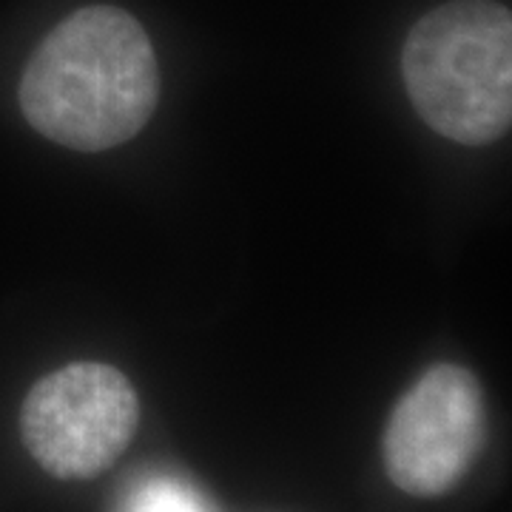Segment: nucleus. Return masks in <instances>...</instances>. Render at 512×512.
<instances>
[{
    "mask_svg": "<svg viewBox=\"0 0 512 512\" xmlns=\"http://www.w3.org/2000/svg\"><path fill=\"white\" fill-rule=\"evenodd\" d=\"M126 512H211L197 490L174 478H151L128 495Z\"/></svg>",
    "mask_w": 512,
    "mask_h": 512,
    "instance_id": "nucleus-5",
    "label": "nucleus"
},
{
    "mask_svg": "<svg viewBox=\"0 0 512 512\" xmlns=\"http://www.w3.org/2000/svg\"><path fill=\"white\" fill-rule=\"evenodd\" d=\"M484 444V396L461 365H433L404 393L384 430V470L407 495L439 498L473 467Z\"/></svg>",
    "mask_w": 512,
    "mask_h": 512,
    "instance_id": "nucleus-4",
    "label": "nucleus"
},
{
    "mask_svg": "<svg viewBox=\"0 0 512 512\" xmlns=\"http://www.w3.org/2000/svg\"><path fill=\"white\" fill-rule=\"evenodd\" d=\"M140 424L126 376L100 362H74L43 376L20 410L23 444L49 476L83 481L123 456Z\"/></svg>",
    "mask_w": 512,
    "mask_h": 512,
    "instance_id": "nucleus-3",
    "label": "nucleus"
},
{
    "mask_svg": "<svg viewBox=\"0 0 512 512\" xmlns=\"http://www.w3.org/2000/svg\"><path fill=\"white\" fill-rule=\"evenodd\" d=\"M419 117L461 146L501 140L512 123V18L495 0H453L427 12L402 49Z\"/></svg>",
    "mask_w": 512,
    "mask_h": 512,
    "instance_id": "nucleus-2",
    "label": "nucleus"
},
{
    "mask_svg": "<svg viewBox=\"0 0 512 512\" xmlns=\"http://www.w3.org/2000/svg\"><path fill=\"white\" fill-rule=\"evenodd\" d=\"M160 100L146 29L117 6H86L57 23L20 77V109L43 137L106 151L143 131Z\"/></svg>",
    "mask_w": 512,
    "mask_h": 512,
    "instance_id": "nucleus-1",
    "label": "nucleus"
}]
</instances>
